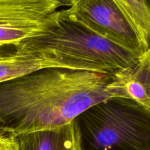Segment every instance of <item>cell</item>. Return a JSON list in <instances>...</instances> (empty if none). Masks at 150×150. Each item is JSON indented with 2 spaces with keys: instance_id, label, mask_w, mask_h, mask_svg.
<instances>
[{
  "instance_id": "8fae6325",
  "label": "cell",
  "mask_w": 150,
  "mask_h": 150,
  "mask_svg": "<svg viewBox=\"0 0 150 150\" xmlns=\"http://www.w3.org/2000/svg\"><path fill=\"white\" fill-rule=\"evenodd\" d=\"M57 1H58L62 6L71 7V6L76 4V3L79 1H80V0H57Z\"/></svg>"
},
{
  "instance_id": "3957f363",
  "label": "cell",
  "mask_w": 150,
  "mask_h": 150,
  "mask_svg": "<svg viewBox=\"0 0 150 150\" xmlns=\"http://www.w3.org/2000/svg\"><path fill=\"white\" fill-rule=\"evenodd\" d=\"M76 150H150V110L111 97L71 122Z\"/></svg>"
},
{
  "instance_id": "52a82bcc",
  "label": "cell",
  "mask_w": 150,
  "mask_h": 150,
  "mask_svg": "<svg viewBox=\"0 0 150 150\" xmlns=\"http://www.w3.org/2000/svg\"><path fill=\"white\" fill-rule=\"evenodd\" d=\"M44 67H60L45 56L17 45L0 47V83Z\"/></svg>"
},
{
  "instance_id": "ba28073f",
  "label": "cell",
  "mask_w": 150,
  "mask_h": 150,
  "mask_svg": "<svg viewBox=\"0 0 150 150\" xmlns=\"http://www.w3.org/2000/svg\"><path fill=\"white\" fill-rule=\"evenodd\" d=\"M14 150H76L72 123L13 136Z\"/></svg>"
},
{
  "instance_id": "5b68a950",
  "label": "cell",
  "mask_w": 150,
  "mask_h": 150,
  "mask_svg": "<svg viewBox=\"0 0 150 150\" xmlns=\"http://www.w3.org/2000/svg\"><path fill=\"white\" fill-rule=\"evenodd\" d=\"M73 20L135 55L144 48L139 36L114 0H80L64 10Z\"/></svg>"
},
{
  "instance_id": "8992f818",
  "label": "cell",
  "mask_w": 150,
  "mask_h": 150,
  "mask_svg": "<svg viewBox=\"0 0 150 150\" xmlns=\"http://www.w3.org/2000/svg\"><path fill=\"white\" fill-rule=\"evenodd\" d=\"M105 91L110 98L131 100L150 110V49L114 73Z\"/></svg>"
},
{
  "instance_id": "9c48e42d",
  "label": "cell",
  "mask_w": 150,
  "mask_h": 150,
  "mask_svg": "<svg viewBox=\"0 0 150 150\" xmlns=\"http://www.w3.org/2000/svg\"><path fill=\"white\" fill-rule=\"evenodd\" d=\"M132 25L144 48L150 49V0H114Z\"/></svg>"
},
{
  "instance_id": "277c9868",
  "label": "cell",
  "mask_w": 150,
  "mask_h": 150,
  "mask_svg": "<svg viewBox=\"0 0 150 150\" xmlns=\"http://www.w3.org/2000/svg\"><path fill=\"white\" fill-rule=\"evenodd\" d=\"M57 0H0V47L17 45L57 25Z\"/></svg>"
},
{
  "instance_id": "6da1fadb",
  "label": "cell",
  "mask_w": 150,
  "mask_h": 150,
  "mask_svg": "<svg viewBox=\"0 0 150 150\" xmlns=\"http://www.w3.org/2000/svg\"><path fill=\"white\" fill-rule=\"evenodd\" d=\"M111 76L44 67L0 83V131L16 136L65 125L110 98Z\"/></svg>"
},
{
  "instance_id": "30bf717a",
  "label": "cell",
  "mask_w": 150,
  "mask_h": 150,
  "mask_svg": "<svg viewBox=\"0 0 150 150\" xmlns=\"http://www.w3.org/2000/svg\"><path fill=\"white\" fill-rule=\"evenodd\" d=\"M0 150H14L12 135L0 131Z\"/></svg>"
},
{
  "instance_id": "7a4b0ae2",
  "label": "cell",
  "mask_w": 150,
  "mask_h": 150,
  "mask_svg": "<svg viewBox=\"0 0 150 150\" xmlns=\"http://www.w3.org/2000/svg\"><path fill=\"white\" fill-rule=\"evenodd\" d=\"M19 45L45 56L62 68L108 76L129 66L139 57L73 20L64 10H59L57 25L52 30Z\"/></svg>"
}]
</instances>
